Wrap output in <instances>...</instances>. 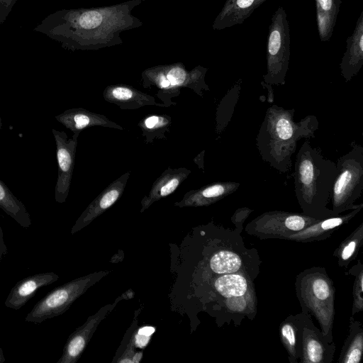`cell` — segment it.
<instances>
[{
    "label": "cell",
    "instance_id": "6da1fadb",
    "mask_svg": "<svg viewBox=\"0 0 363 363\" xmlns=\"http://www.w3.org/2000/svg\"><path fill=\"white\" fill-rule=\"evenodd\" d=\"M145 0H129L102 7L56 11L33 30L60 43L69 50H97L120 45L123 32L140 27L143 22L132 14Z\"/></svg>",
    "mask_w": 363,
    "mask_h": 363
},
{
    "label": "cell",
    "instance_id": "7a4b0ae2",
    "mask_svg": "<svg viewBox=\"0 0 363 363\" xmlns=\"http://www.w3.org/2000/svg\"><path fill=\"white\" fill-rule=\"evenodd\" d=\"M294 113V108L270 106L255 139L262 160L281 174H286L291 169L298 142L315 138L318 128L316 116L308 115L296 122Z\"/></svg>",
    "mask_w": 363,
    "mask_h": 363
},
{
    "label": "cell",
    "instance_id": "3957f363",
    "mask_svg": "<svg viewBox=\"0 0 363 363\" xmlns=\"http://www.w3.org/2000/svg\"><path fill=\"white\" fill-rule=\"evenodd\" d=\"M336 162L324 157L306 139L294 164V191L303 213L323 219L334 215L327 207L336 174Z\"/></svg>",
    "mask_w": 363,
    "mask_h": 363
},
{
    "label": "cell",
    "instance_id": "277c9868",
    "mask_svg": "<svg viewBox=\"0 0 363 363\" xmlns=\"http://www.w3.org/2000/svg\"><path fill=\"white\" fill-rule=\"evenodd\" d=\"M208 69L198 65L187 70L182 62L157 65L145 69L141 74L145 88L155 87V96L162 101L164 107L176 105L172 99L178 96L182 88L191 89L203 97V91L210 89L205 82Z\"/></svg>",
    "mask_w": 363,
    "mask_h": 363
},
{
    "label": "cell",
    "instance_id": "5b68a950",
    "mask_svg": "<svg viewBox=\"0 0 363 363\" xmlns=\"http://www.w3.org/2000/svg\"><path fill=\"white\" fill-rule=\"evenodd\" d=\"M296 289L302 311L311 313L318 320L322 333L333 342L335 288L325 269L313 267L305 270L298 275Z\"/></svg>",
    "mask_w": 363,
    "mask_h": 363
},
{
    "label": "cell",
    "instance_id": "8992f818",
    "mask_svg": "<svg viewBox=\"0 0 363 363\" xmlns=\"http://www.w3.org/2000/svg\"><path fill=\"white\" fill-rule=\"evenodd\" d=\"M336 167L330 194L335 216L363 207V203H354L363 190V147L353 142L350 151L339 157Z\"/></svg>",
    "mask_w": 363,
    "mask_h": 363
},
{
    "label": "cell",
    "instance_id": "52a82bcc",
    "mask_svg": "<svg viewBox=\"0 0 363 363\" xmlns=\"http://www.w3.org/2000/svg\"><path fill=\"white\" fill-rule=\"evenodd\" d=\"M290 59V29L286 13L278 7L271 18L267 45V72L263 82L284 85Z\"/></svg>",
    "mask_w": 363,
    "mask_h": 363
},
{
    "label": "cell",
    "instance_id": "ba28073f",
    "mask_svg": "<svg viewBox=\"0 0 363 363\" xmlns=\"http://www.w3.org/2000/svg\"><path fill=\"white\" fill-rule=\"evenodd\" d=\"M106 274V272L89 274L54 289L35 304L25 320L38 324L64 313L89 287Z\"/></svg>",
    "mask_w": 363,
    "mask_h": 363
},
{
    "label": "cell",
    "instance_id": "9c48e42d",
    "mask_svg": "<svg viewBox=\"0 0 363 363\" xmlns=\"http://www.w3.org/2000/svg\"><path fill=\"white\" fill-rule=\"evenodd\" d=\"M320 219L306 214L281 211L265 212L250 221L245 231L259 239H287Z\"/></svg>",
    "mask_w": 363,
    "mask_h": 363
},
{
    "label": "cell",
    "instance_id": "30bf717a",
    "mask_svg": "<svg viewBox=\"0 0 363 363\" xmlns=\"http://www.w3.org/2000/svg\"><path fill=\"white\" fill-rule=\"evenodd\" d=\"M52 133L56 143L57 161L55 199L57 203H62L65 202L69 194L80 133H74L70 138L64 131L52 129Z\"/></svg>",
    "mask_w": 363,
    "mask_h": 363
},
{
    "label": "cell",
    "instance_id": "8fae6325",
    "mask_svg": "<svg viewBox=\"0 0 363 363\" xmlns=\"http://www.w3.org/2000/svg\"><path fill=\"white\" fill-rule=\"evenodd\" d=\"M335 350V344L330 342L321 330L315 326L310 314L306 313L299 362L330 363L333 362Z\"/></svg>",
    "mask_w": 363,
    "mask_h": 363
},
{
    "label": "cell",
    "instance_id": "7c38bea8",
    "mask_svg": "<svg viewBox=\"0 0 363 363\" xmlns=\"http://www.w3.org/2000/svg\"><path fill=\"white\" fill-rule=\"evenodd\" d=\"M130 171L109 184L87 206L77 220L71 233H75L110 208L122 196L130 177Z\"/></svg>",
    "mask_w": 363,
    "mask_h": 363
},
{
    "label": "cell",
    "instance_id": "4fadbf2b",
    "mask_svg": "<svg viewBox=\"0 0 363 363\" xmlns=\"http://www.w3.org/2000/svg\"><path fill=\"white\" fill-rule=\"evenodd\" d=\"M116 303V301L112 305H108L101 308L98 313L89 317L82 326L78 328L70 335L64 347L62 355L57 363H74L78 360L96 326L111 311Z\"/></svg>",
    "mask_w": 363,
    "mask_h": 363
},
{
    "label": "cell",
    "instance_id": "5bb4252c",
    "mask_svg": "<svg viewBox=\"0 0 363 363\" xmlns=\"http://www.w3.org/2000/svg\"><path fill=\"white\" fill-rule=\"evenodd\" d=\"M240 184L235 182H217L186 192L182 199L177 201L178 207L209 206L236 191Z\"/></svg>",
    "mask_w": 363,
    "mask_h": 363
},
{
    "label": "cell",
    "instance_id": "9a60e30c",
    "mask_svg": "<svg viewBox=\"0 0 363 363\" xmlns=\"http://www.w3.org/2000/svg\"><path fill=\"white\" fill-rule=\"evenodd\" d=\"M363 65V11L361 12L353 33L346 40V50L340 63V74L349 82Z\"/></svg>",
    "mask_w": 363,
    "mask_h": 363
},
{
    "label": "cell",
    "instance_id": "2e32d148",
    "mask_svg": "<svg viewBox=\"0 0 363 363\" xmlns=\"http://www.w3.org/2000/svg\"><path fill=\"white\" fill-rule=\"evenodd\" d=\"M103 97L106 101L123 110H134L145 106L164 107L162 104L157 103L154 96L126 84L107 86L103 91Z\"/></svg>",
    "mask_w": 363,
    "mask_h": 363
},
{
    "label": "cell",
    "instance_id": "e0dca14e",
    "mask_svg": "<svg viewBox=\"0 0 363 363\" xmlns=\"http://www.w3.org/2000/svg\"><path fill=\"white\" fill-rule=\"evenodd\" d=\"M59 279L54 272H42L26 277L11 289L5 301L8 308L18 310L22 308L40 288L50 285Z\"/></svg>",
    "mask_w": 363,
    "mask_h": 363
},
{
    "label": "cell",
    "instance_id": "ac0fdd59",
    "mask_svg": "<svg viewBox=\"0 0 363 363\" xmlns=\"http://www.w3.org/2000/svg\"><path fill=\"white\" fill-rule=\"evenodd\" d=\"M362 208L350 210L345 215L339 214L320 219L306 228L289 235L286 240L307 242L326 239L330 237L336 229L352 220Z\"/></svg>",
    "mask_w": 363,
    "mask_h": 363
},
{
    "label": "cell",
    "instance_id": "d6986e66",
    "mask_svg": "<svg viewBox=\"0 0 363 363\" xmlns=\"http://www.w3.org/2000/svg\"><path fill=\"white\" fill-rule=\"evenodd\" d=\"M190 173L191 170L186 167H167L154 182L148 194L143 198L140 212L148 208L154 202L174 192Z\"/></svg>",
    "mask_w": 363,
    "mask_h": 363
},
{
    "label": "cell",
    "instance_id": "ffe728a7",
    "mask_svg": "<svg viewBox=\"0 0 363 363\" xmlns=\"http://www.w3.org/2000/svg\"><path fill=\"white\" fill-rule=\"evenodd\" d=\"M55 119L73 133H80L86 128L101 126L118 130L124 128L109 120L106 116L91 112L83 108L65 110L56 116Z\"/></svg>",
    "mask_w": 363,
    "mask_h": 363
},
{
    "label": "cell",
    "instance_id": "44dd1931",
    "mask_svg": "<svg viewBox=\"0 0 363 363\" xmlns=\"http://www.w3.org/2000/svg\"><path fill=\"white\" fill-rule=\"evenodd\" d=\"M266 1L226 0L213 23V29L223 30L242 23L257 8Z\"/></svg>",
    "mask_w": 363,
    "mask_h": 363
},
{
    "label": "cell",
    "instance_id": "7402d4cb",
    "mask_svg": "<svg viewBox=\"0 0 363 363\" xmlns=\"http://www.w3.org/2000/svg\"><path fill=\"white\" fill-rule=\"evenodd\" d=\"M305 318L306 313L302 311L296 315L288 316L279 326L280 338L291 362H299Z\"/></svg>",
    "mask_w": 363,
    "mask_h": 363
},
{
    "label": "cell",
    "instance_id": "603a6c76",
    "mask_svg": "<svg viewBox=\"0 0 363 363\" xmlns=\"http://www.w3.org/2000/svg\"><path fill=\"white\" fill-rule=\"evenodd\" d=\"M341 4L342 0H315L317 28L322 42L331 38Z\"/></svg>",
    "mask_w": 363,
    "mask_h": 363
},
{
    "label": "cell",
    "instance_id": "cb8c5ba5",
    "mask_svg": "<svg viewBox=\"0 0 363 363\" xmlns=\"http://www.w3.org/2000/svg\"><path fill=\"white\" fill-rule=\"evenodd\" d=\"M0 208L24 228L31 225L30 214L25 205L0 179Z\"/></svg>",
    "mask_w": 363,
    "mask_h": 363
},
{
    "label": "cell",
    "instance_id": "d4e9b609",
    "mask_svg": "<svg viewBox=\"0 0 363 363\" xmlns=\"http://www.w3.org/2000/svg\"><path fill=\"white\" fill-rule=\"evenodd\" d=\"M363 331L362 325L353 318L350 320V333L338 359L339 363H359L362 356Z\"/></svg>",
    "mask_w": 363,
    "mask_h": 363
},
{
    "label": "cell",
    "instance_id": "484cf974",
    "mask_svg": "<svg viewBox=\"0 0 363 363\" xmlns=\"http://www.w3.org/2000/svg\"><path fill=\"white\" fill-rule=\"evenodd\" d=\"M172 118L167 114H150L142 118L138 122L142 136L146 144L155 140H167L166 133L169 132Z\"/></svg>",
    "mask_w": 363,
    "mask_h": 363
},
{
    "label": "cell",
    "instance_id": "4316f807",
    "mask_svg": "<svg viewBox=\"0 0 363 363\" xmlns=\"http://www.w3.org/2000/svg\"><path fill=\"white\" fill-rule=\"evenodd\" d=\"M216 290L222 296L230 298L245 295L248 291L247 279L238 273L221 274L214 283Z\"/></svg>",
    "mask_w": 363,
    "mask_h": 363
},
{
    "label": "cell",
    "instance_id": "83f0119b",
    "mask_svg": "<svg viewBox=\"0 0 363 363\" xmlns=\"http://www.w3.org/2000/svg\"><path fill=\"white\" fill-rule=\"evenodd\" d=\"M241 82H236L220 101L216 111V133H221L230 121L235 105L238 101Z\"/></svg>",
    "mask_w": 363,
    "mask_h": 363
},
{
    "label": "cell",
    "instance_id": "f1b7e54d",
    "mask_svg": "<svg viewBox=\"0 0 363 363\" xmlns=\"http://www.w3.org/2000/svg\"><path fill=\"white\" fill-rule=\"evenodd\" d=\"M363 243V223H361L336 249L334 255L337 258L338 264L347 267L354 260Z\"/></svg>",
    "mask_w": 363,
    "mask_h": 363
},
{
    "label": "cell",
    "instance_id": "f546056e",
    "mask_svg": "<svg viewBox=\"0 0 363 363\" xmlns=\"http://www.w3.org/2000/svg\"><path fill=\"white\" fill-rule=\"evenodd\" d=\"M242 266L240 256L229 250H220L214 254L210 259V267L218 274L237 273Z\"/></svg>",
    "mask_w": 363,
    "mask_h": 363
},
{
    "label": "cell",
    "instance_id": "4dcf8cb0",
    "mask_svg": "<svg viewBox=\"0 0 363 363\" xmlns=\"http://www.w3.org/2000/svg\"><path fill=\"white\" fill-rule=\"evenodd\" d=\"M356 276L353 286V307H352V315L355 313H358L362 311L363 308V277H362V266L359 267V269L354 272Z\"/></svg>",
    "mask_w": 363,
    "mask_h": 363
},
{
    "label": "cell",
    "instance_id": "1f68e13d",
    "mask_svg": "<svg viewBox=\"0 0 363 363\" xmlns=\"http://www.w3.org/2000/svg\"><path fill=\"white\" fill-rule=\"evenodd\" d=\"M18 0H0V24H3Z\"/></svg>",
    "mask_w": 363,
    "mask_h": 363
},
{
    "label": "cell",
    "instance_id": "d6a6232c",
    "mask_svg": "<svg viewBox=\"0 0 363 363\" xmlns=\"http://www.w3.org/2000/svg\"><path fill=\"white\" fill-rule=\"evenodd\" d=\"M252 211L249 208L244 207L238 208L232 217V220L237 225L238 223H242L247 218V216Z\"/></svg>",
    "mask_w": 363,
    "mask_h": 363
},
{
    "label": "cell",
    "instance_id": "836d02e7",
    "mask_svg": "<svg viewBox=\"0 0 363 363\" xmlns=\"http://www.w3.org/2000/svg\"><path fill=\"white\" fill-rule=\"evenodd\" d=\"M150 336H147L141 334H137L135 336V343L136 347L143 348L145 347L150 340Z\"/></svg>",
    "mask_w": 363,
    "mask_h": 363
},
{
    "label": "cell",
    "instance_id": "e575fe53",
    "mask_svg": "<svg viewBox=\"0 0 363 363\" xmlns=\"http://www.w3.org/2000/svg\"><path fill=\"white\" fill-rule=\"evenodd\" d=\"M6 252H7V247L4 241L3 231H2V228H1V222H0V262L2 259V257L6 254Z\"/></svg>",
    "mask_w": 363,
    "mask_h": 363
},
{
    "label": "cell",
    "instance_id": "d590c367",
    "mask_svg": "<svg viewBox=\"0 0 363 363\" xmlns=\"http://www.w3.org/2000/svg\"><path fill=\"white\" fill-rule=\"evenodd\" d=\"M155 330V329L153 327L145 326V327L140 328L138 330V333L144 335H147V336H150L151 335L153 334Z\"/></svg>",
    "mask_w": 363,
    "mask_h": 363
},
{
    "label": "cell",
    "instance_id": "8d00e7d4",
    "mask_svg": "<svg viewBox=\"0 0 363 363\" xmlns=\"http://www.w3.org/2000/svg\"><path fill=\"white\" fill-rule=\"evenodd\" d=\"M6 359L3 352L2 349L0 347V363H4L5 362Z\"/></svg>",
    "mask_w": 363,
    "mask_h": 363
},
{
    "label": "cell",
    "instance_id": "74e56055",
    "mask_svg": "<svg viewBox=\"0 0 363 363\" xmlns=\"http://www.w3.org/2000/svg\"><path fill=\"white\" fill-rule=\"evenodd\" d=\"M1 127H2V120H1V118L0 117V130L1 129Z\"/></svg>",
    "mask_w": 363,
    "mask_h": 363
}]
</instances>
